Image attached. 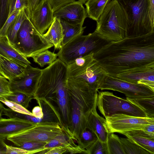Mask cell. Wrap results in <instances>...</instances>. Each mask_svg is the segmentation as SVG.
<instances>
[{
  "instance_id": "15",
  "label": "cell",
  "mask_w": 154,
  "mask_h": 154,
  "mask_svg": "<svg viewBox=\"0 0 154 154\" xmlns=\"http://www.w3.org/2000/svg\"><path fill=\"white\" fill-rule=\"evenodd\" d=\"M54 17L74 24L83 25L87 17L86 9L79 0L69 3L54 12Z\"/></svg>"
},
{
  "instance_id": "18",
  "label": "cell",
  "mask_w": 154,
  "mask_h": 154,
  "mask_svg": "<svg viewBox=\"0 0 154 154\" xmlns=\"http://www.w3.org/2000/svg\"><path fill=\"white\" fill-rule=\"evenodd\" d=\"M35 100L42 109L43 116L41 119H38L33 116H30L29 121L35 123L40 122L57 123L63 129V125L60 116L54 106L45 98H38Z\"/></svg>"
},
{
  "instance_id": "26",
  "label": "cell",
  "mask_w": 154,
  "mask_h": 154,
  "mask_svg": "<svg viewBox=\"0 0 154 154\" xmlns=\"http://www.w3.org/2000/svg\"><path fill=\"white\" fill-rule=\"evenodd\" d=\"M110 0H88L84 4L87 17L97 21Z\"/></svg>"
},
{
  "instance_id": "8",
  "label": "cell",
  "mask_w": 154,
  "mask_h": 154,
  "mask_svg": "<svg viewBox=\"0 0 154 154\" xmlns=\"http://www.w3.org/2000/svg\"><path fill=\"white\" fill-rule=\"evenodd\" d=\"M97 106L100 112L105 117L116 114H123L131 116L148 117L141 109L109 91H97Z\"/></svg>"
},
{
  "instance_id": "32",
  "label": "cell",
  "mask_w": 154,
  "mask_h": 154,
  "mask_svg": "<svg viewBox=\"0 0 154 154\" xmlns=\"http://www.w3.org/2000/svg\"><path fill=\"white\" fill-rule=\"evenodd\" d=\"M126 137L149 152L154 154V139L135 135H126Z\"/></svg>"
},
{
  "instance_id": "17",
  "label": "cell",
  "mask_w": 154,
  "mask_h": 154,
  "mask_svg": "<svg viewBox=\"0 0 154 154\" xmlns=\"http://www.w3.org/2000/svg\"><path fill=\"white\" fill-rule=\"evenodd\" d=\"M36 124L20 119H0V139L5 140L8 137L27 130Z\"/></svg>"
},
{
  "instance_id": "44",
  "label": "cell",
  "mask_w": 154,
  "mask_h": 154,
  "mask_svg": "<svg viewBox=\"0 0 154 154\" xmlns=\"http://www.w3.org/2000/svg\"><path fill=\"white\" fill-rule=\"evenodd\" d=\"M32 113L34 116L38 119H41L43 116L42 109L39 106L34 107Z\"/></svg>"
},
{
  "instance_id": "13",
  "label": "cell",
  "mask_w": 154,
  "mask_h": 154,
  "mask_svg": "<svg viewBox=\"0 0 154 154\" xmlns=\"http://www.w3.org/2000/svg\"><path fill=\"white\" fill-rule=\"evenodd\" d=\"M68 78L85 81L97 91L100 83L107 74L94 58L82 66L68 69Z\"/></svg>"
},
{
  "instance_id": "34",
  "label": "cell",
  "mask_w": 154,
  "mask_h": 154,
  "mask_svg": "<svg viewBox=\"0 0 154 154\" xmlns=\"http://www.w3.org/2000/svg\"><path fill=\"white\" fill-rule=\"evenodd\" d=\"M45 142L30 141L22 143L18 147L31 152L32 154L38 153L45 149Z\"/></svg>"
},
{
  "instance_id": "36",
  "label": "cell",
  "mask_w": 154,
  "mask_h": 154,
  "mask_svg": "<svg viewBox=\"0 0 154 154\" xmlns=\"http://www.w3.org/2000/svg\"><path fill=\"white\" fill-rule=\"evenodd\" d=\"M28 0H9L8 17L15 11L28 8Z\"/></svg>"
},
{
  "instance_id": "43",
  "label": "cell",
  "mask_w": 154,
  "mask_h": 154,
  "mask_svg": "<svg viewBox=\"0 0 154 154\" xmlns=\"http://www.w3.org/2000/svg\"><path fill=\"white\" fill-rule=\"evenodd\" d=\"M6 154H32L31 152L28 151L19 147H16L6 144Z\"/></svg>"
},
{
  "instance_id": "10",
  "label": "cell",
  "mask_w": 154,
  "mask_h": 154,
  "mask_svg": "<svg viewBox=\"0 0 154 154\" xmlns=\"http://www.w3.org/2000/svg\"><path fill=\"white\" fill-rule=\"evenodd\" d=\"M98 89L117 91L131 98L154 97V89L146 85L131 83L107 74L100 83Z\"/></svg>"
},
{
  "instance_id": "49",
  "label": "cell",
  "mask_w": 154,
  "mask_h": 154,
  "mask_svg": "<svg viewBox=\"0 0 154 154\" xmlns=\"http://www.w3.org/2000/svg\"><path fill=\"white\" fill-rule=\"evenodd\" d=\"M0 57H1V54H0V74L1 75H2L4 76V74L2 70V69L1 68V66Z\"/></svg>"
},
{
  "instance_id": "25",
  "label": "cell",
  "mask_w": 154,
  "mask_h": 154,
  "mask_svg": "<svg viewBox=\"0 0 154 154\" xmlns=\"http://www.w3.org/2000/svg\"><path fill=\"white\" fill-rule=\"evenodd\" d=\"M30 14L27 8L21 9L9 28L6 35L12 45L15 41L17 33L22 23L25 19L29 17Z\"/></svg>"
},
{
  "instance_id": "40",
  "label": "cell",
  "mask_w": 154,
  "mask_h": 154,
  "mask_svg": "<svg viewBox=\"0 0 154 154\" xmlns=\"http://www.w3.org/2000/svg\"><path fill=\"white\" fill-rule=\"evenodd\" d=\"M20 10L17 11L8 17L5 22L0 29V37L6 35L8 29L13 20L20 12Z\"/></svg>"
},
{
  "instance_id": "12",
  "label": "cell",
  "mask_w": 154,
  "mask_h": 154,
  "mask_svg": "<svg viewBox=\"0 0 154 154\" xmlns=\"http://www.w3.org/2000/svg\"><path fill=\"white\" fill-rule=\"evenodd\" d=\"M41 74V69L27 65L21 73L8 80L11 91L33 96Z\"/></svg>"
},
{
  "instance_id": "37",
  "label": "cell",
  "mask_w": 154,
  "mask_h": 154,
  "mask_svg": "<svg viewBox=\"0 0 154 154\" xmlns=\"http://www.w3.org/2000/svg\"><path fill=\"white\" fill-rule=\"evenodd\" d=\"M88 154H108L106 142L98 139L92 145L87 152Z\"/></svg>"
},
{
  "instance_id": "41",
  "label": "cell",
  "mask_w": 154,
  "mask_h": 154,
  "mask_svg": "<svg viewBox=\"0 0 154 154\" xmlns=\"http://www.w3.org/2000/svg\"><path fill=\"white\" fill-rule=\"evenodd\" d=\"M68 151V148L65 147L58 146L49 149H45L38 154H61L66 153Z\"/></svg>"
},
{
  "instance_id": "7",
  "label": "cell",
  "mask_w": 154,
  "mask_h": 154,
  "mask_svg": "<svg viewBox=\"0 0 154 154\" xmlns=\"http://www.w3.org/2000/svg\"><path fill=\"white\" fill-rule=\"evenodd\" d=\"M12 45L27 58L54 46L36 29L29 17L23 21Z\"/></svg>"
},
{
  "instance_id": "24",
  "label": "cell",
  "mask_w": 154,
  "mask_h": 154,
  "mask_svg": "<svg viewBox=\"0 0 154 154\" xmlns=\"http://www.w3.org/2000/svg\"><path fill=\"white\" fill-rule=\"evenodd\" d=\"M60 20L63 35L62 46L77 36L82 35L86 28L81 24L71 23L61 19H60Z\"/></svg>"
},
{
  "instance_id": "30",
  "label": "cell",
  "mask_w": 154,
  "mask_h": 154,
  "mask_svg": "<svg viewBox=\"0 0 154 154\" xmlns=\"http://www.w3.org/2000/svg\"><path fill=\"white\" fill-rule=\"evenodd\" d=\"M57 57V54L48 49L35 54L31 57L35 62L42 67L46 65L51 64L56 60Z\"/></svg>"
},
{
  "instance_id": "45",
  "label": "cell",
  "mask_w": 154,
  "mask_h": 154,
  "mask_svg": "<svg viewBox=\"0 0 154 154\" xmlns=\"http://www.w3.org/2000/svg\"><path fill=\"white\" fill-rule=\"evenodd\" d=\"M149 14L152 23L154 25V0H150Z\"/></svg>"
},
{
  "instance_id": "48",
  "label": "cell",
  "mask_w": 154,
  "mask_h": 154,
  "mask_svg": "<svg viewBox=\"0 0 154 154\" xmlns=\"http://www.w3.org/2000/svg\"><path fill=\"white\" fill-rule=\"evenodd\" d=\"M2 103L0 101V119L2 118L5 107Z\"/></svg>"
},
{
  "instance_id": "50",
  "label": "cell",
  "mask_w": 154,
  "mask_h": 154,
  "mask_svg": "<svg viewBox=\"0 0 154 154\" xmlns=\"http://www.w3.org/2000/svg\"><path fill=\"white\" fill-rule=\"evenodd\" d=\"M83 4H84L88 0H79Z\"/></svg>"
},
{
  "instance_id": "16",
  "label": "cell",
  "mask_w": 154,
  "mask_h": 154,
  "mask_svg": "<svg viewBox=\"0 0 154 154\" xmlns=\"http://www.w3.org/2000/svg\"><path fill=\"white\" fill-rule=\"evenodd\" d=\"M115 76L131 83L145 85L154 89V64L129 70Z\"/></svg>"
},
{
  "instance_id": "4",
  "label": "cell",
  "mask_w": 154,
  "mask_h": 154,
  "mask_svg": "<svg viewBox=\"0 0 154 154\" xmlns=\"http://www.w3.org/2000/svg\"><path fill=\"white\" fill-rule=\"evenodd\" d=\"M126 18L125 38L135 37L154 32L149 16L150 0H116Z\"/></svg>"
},
{
  "instance_id": "14",
  "label": "cell",
  "mask_w": 154,
  "mask_h": 154,
  "mask_svg": "<svg viewBox=\"0 0 154 154\" xmlns=\"http://www.w3.org/2000/svg\"><path fill=\"white\" fill-rule=\"evenodd\" d=\"M54 11L47 0H41L30 14L29 19L36 29L42 35L54 20Z\"/></svg>"
},
{
  "instance_id": "5",
  "label": "cell",
  "mask_w": 154,
  "mask_h": 154,
  "mask_svg": "<svg viewBox=\"0 0 154 154\" xmlns=\"http://www.w3.org/2000/svg\"><path fill=\"white\" fill-rule=\"evenodd\" d=\"M97 22L95 31L106 40L116 42L125 38L126 17L116 0L109 2Z\"/></svg>"
},
{
  "instance_id": "42",
  "label": "cell",
  "mask_w": 154,
  "mask_h": 154,
  "mask_svg": "<svg viewBox=\"0 0 154 154\" xmlns=\"http://www.w3.org/2000/svg\"><path fill=\"white\" fill-rule=\"evenodd\" d=\"M51 5L54 11L75 0H47Z\"/></svg>"
},
{
  "instance_id": "3",
  "label": "cell",
  "mask_w": 154,
  "mask_h": 154,
  "mask_svg": "<svg viewBox=\"0 0 154 154\" xmlns=\"http://www.w3.org/2000/svg\"><path fill=\"white\" fill-rule=\"evenodd\" d=\"M67 90L71 115L70 136L77 143L81 134L86 128L88 117L97 104L98 91L85 81L69 78Z\"/></svg>"
},
{
  "instance_id": "35",
  "label": "cell",
  "mask_w": 154,
  "mask_h": 154,
  "mask_svg": "<svg viewBox=\"0 0 154 154\" xmlns=\"http://www.w3.org/2000/svg\"><path fill=\"white\" fill-rule=\"evenodd\" d=\"M0 101L15 112L33 116L31 112L17 103L9 100L3 97H0Z\"/></svg>"
},
{
  "instance_id": "31",
  "label": "cell",
  "mask_w": 154,
  "mask_h": 154,
  "mask_svg": "<svg viewBox=\"0 0 154 154\" xmlns=\"http://www.w3.org/2000/svg\"><path fill=\"white\" fill-rule=\"evenodd\" d=\"M106 143L108 154H125L120 138L117 135L108 133Z\"/></svg>"
},
{
  "instance_id": "9",
  "label": "cell",
  "mask_w": 154,
  "mask_h": 154,
  "mask_svg": "<svg viewBox=\"0 0 154 154\" xmlns=\"http://www.w3.org/2000/svg\"><path fill=\"white\" fill-rule=\"evenodd\" d=\"M64 131L60 125L54 122H40L20 133L8 137L7 139L18 147L30 141L48 142Z\"/></svg>"
},
{
  "instance_id": "28",
  "label": "cell",
  "mask_w": 154,
  "mask_h": 154,
  "mask_svg": "<svg viewBox=\"0 0 154 154\" xmlns=\"http://www.w3.org/2000/svg\"><path fill=\"white\" fill-rule=\"evenodd\" d=\"M126 99L142 109L148 118H154V97L137 98L126 97Z\"/></svg>"
},
{
  "instance_id": "6",
  "label": "cell",
  "mask_w": 154,
  "mask_h": 154,
  "mask_svg": "<svg viewBox=\"0 0 154 154\" xmlns=\"http://www.w3.org/2000/svg\"><path fill=\"white\" fill-rule=\"evenodd\" d=\"M110 42L102 37L96 31L87 35H79L61 48L57 54L68 65L75 60L94 53Z\"/></svg>"
},
{
  "instance_id": "29",
  "label": "cell",
  "mask_w": 154,
  "mask_h": 154,
  "mask_svg": "<svg viewBox=\"0 0 154 154\" xmlns=\"http://www.w3.org/2000/svg\"><path fill=\"white\" fill-rule=\"evenodd\" d=\"M120 138L125 154H151L131 139L128 138Z\"/></svg>"
},
{
  "instance_id": "27",
  "label": "cell",
  "mask_w": 154,
  "mask_h": 154,
  "mask_svg": "<svg viewBox=\"0 0 154 154\" xmlns=\"http://www.w3.org/2000/svg\"><path fill=\"white\" fill-rule=\"evenodd\" d=\"M98 140L96 134L87 127L81 134L78 145L83 153L87 154L88 151Z\"/></svg>"
},
{
  "instance_id": "2",
  "label": "cell",
  "mask_w": 154,
  "mask_h": 154,
  "mask_svg": "<svg viewBox=\"0 0 154 154\" xmlns=\"http://www.w3.org/2000/svg\"><path fill=\"white\" fill-rule=\"evenodd\" d=\"M67 65L58 58L42 74L33 99L45 98L57 109L63 125L68 127L71 121L69 99L67 90Z\"/></svg>"
},
{
  "instance_id": "11",
  "label": "cell",
  "mask_w": 154,
  "mask_h": 154,
  "mask_svg": "<svg viewBox=\"0 0 154 154\" xmlns=\"http://www.w3.org/2000/svg\"><path fill=\"white\" fill-rule=\"evenodd\" d=\"M107 132L120 134L141 129L154 123V118L141 117L123 114H116L105 117Z\"/></svg>"
},
{
  "instance_id": "39",
  "label": "cell",
  "mask_w": 154,
  "mask_h": 154,
  "mask_svg": "<svg viewBox=\"0 0 154 154\" xmlns=\"http://www.w3.org/2000/svg\"><path fill=\"white\" fill-rule=\"evenodd\" d=\"M9 0H0V29L8 17Z\"/></svg>"
},
{
  "instance_id": "20",
  "label": "cell",
  "mask_w": 154,
  "mask_h": 154,
  "mask_svg": "<svg viewBox=\"0 0 154 154\" xmlns=\"http://www.w3.org/2000/svg\"><path fill=\"white\" fill-rule=\"evenodd\" d=\"M0 54L25 66L31 64L26 57L14 48L7 35L0 37Z\"/></svg>"
},
{
  "instance_id": "23",
  "label": "cell",
  "mask_w": 154,
  "mask_h": 154,
  "mask_svg": "<svg viewBox=\"0 0 154 154\" xmlns=\"http://www.w3.org/2000/svg\"><path fill=\"white\" fill-rule=\"evenodd\" d=\"M0 63L4 76L8 80L21 73L26 66L1 55Z\"/></svg>"
},
{
  "instance_id": "46",
  "label": "cell",
  "mask_w": 154,
  "mask_h": 154,
  "mask_svg": "<svg viewBox=\"0 0 154 154\" xmlns=\"http://www.w3.org/2000/svg\"><path fill=\"white\" fill-rule=\"evenodd\" d=\"M28 9L30 13L36 6L40 1V0H28Z\"/></svg>"
},
{
  "instance_id": "38",
  "label": "cell",
  "mask_w": 154,
  "mask_h": 154,
  "mask_svg": "<svg viewBox=\"0 0 154 154\" xmlns=\"http://www.w3.org/2000/svg\"><path fill=\"white\" fill-rule=\"evenodd\" d=\"M12 93L10 89L9 81L0 74V97L5 98Z\"/></svg>"
},
{
  "instance_id": "19",
  "label": "cell",
  "mask_w": 154,
  "mask_h": 154,
  "mask_svg": "<svg viewBox=\"0 0 154 154\" xmlns=\"http://www.w3.org/2000/svg\"><path fill=\"white\" fill-rule=\"evenodd\" d=\"M97 107L96 104L91 112L87 120L86 127L96 134L100 141L106 142L108 133L107 130L105 119L98 114Z\"/></svg>"
},
{
  "instance_id": "33",
  "label": "cell",
  "mask_w": 154,
  "mask_h": 154,
  "mask_svg": "<svg viewBox=\"0 0 154 154\" xmlns=\"http://www.w3.org/2000/svg\"><path fill=\"white\" fill-rule=\"evenodd\" d=\"M5 98L9 100L17 103L27 109L30 102L33 99V97L20 92H13L11 95Z\"/></svg>"
},
{
  "instance_id": "47",
  "label": "cell",
  "mask_w": 154,
  "mask_h": 154,
  "mask_svg": "<svg viewBox=\"0 0 154 154\" xmlns=\"http://www.w3.org/2000/svg\"><path fill=\"white\" fill-rule=\"evenodd\" d=\"M5 140L0 139V154H6V144Z\"/></svg>"
},
{
  "instance_id": "22",
  "label": "cell",
  "mask_w": 154,
  "mask_h": 154,
  "mask_svg": "<svg viewBox=\"0 0 154 154\" xmlns=\"http://www.w3.org/2000/svg\"><path fill=\"white\" fill-rule=\"evenodd\" d=\"M58 146L68 148V152L70 153H82V150L78 145L76 144L74 140L64 131L47 142L45 146V148L49 149Z\"/></svg>"
},
{
  "instance_id": "21",
  "label": "cell",
  "mask_w": 154,
  "mask_h": 154,
  "mask_svg": "<svg viewBox=\"0 0 154 154\" xmlns=\"http://www.w3.org/2000/svg\"><path fill=\"white\" fill-rule=\"evenodd\" d=\"M42 35L49 42L53 45L55 50L60 49L62 47L63 35L60 19L54 17L48 31Z\"/></svg>"
},
{
  "instance_id": "1",
  "label": "cell",
  "mask_w": 154,
  "mask_h": 154,
  "mask_svg": "<svg viewBox=\"0 0 154 154\" xmlns=\"http://www.w3.org/2000/svg\"><path fill=\"white\" fill-rule=\"evenodd\" d=\"M94 59L110 75L154 64V32L110 42L94 53Z\"/></svg>"
}]
</instances>
